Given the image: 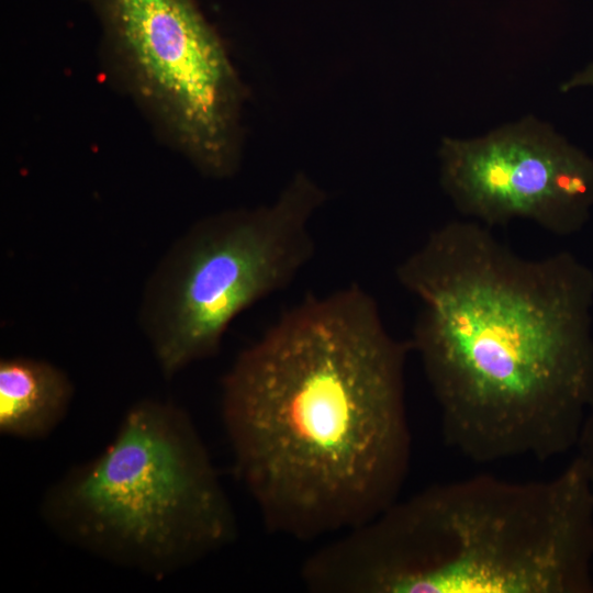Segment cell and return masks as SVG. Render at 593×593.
<instances>
[{"mask_svg":"<svg viewBox=\"0 0 593 593\" xmlns=\"http://www.w3.org/2000/svg\"><path fill=\"white\" fill-rule=\"evenodd\" d=\"M409 340L358 284L311 295L244 348L221 383L237 477L268 532L345 533L400 499L412 437Z\"/></svg>","mask_w":593,"mask_h":593,"instance_id":"1","label":"cell"},{"mask_svg":"<svg viewBox=\"0 0 593 593\" xmlns=\"http://www.w3.org/2000/svg\"><path fill=\"white\" fill-rule=\"evenodd\" d=\"M395 275L419 302L409 344L450 447L478 463L575 447L593 401L586 265L525 258L466 220L434 230Z\"/></svg>","mask_w":593,"mask_h":593,"instance_id":"2","label":"cell"},{"mask_svg":"<svg viewBox=\"0 0 593 593\" xmlns=\"http://www.w3.org/2000/svg\"><path fill=\"white\" fill-rule=\"evenodd\" d=\"M593 491L573 458L558 474H491L399 499L311 553L312 593H592Z\"/></svg>","mask_w":593,"mask_h":593,"instance_id":"3","label":"cell"},{"mask_svg":"<svg viewBox=\"0 0 593 593\" xmlns=\"http://www.w3.org/2000/svg\"><path fill=\"white\" fill-rule=\"evenodd\" d=\"M40 513L61 539L110 563L163 579L237 537V519L189 413L145 398L111 443L45 492Z\"/></svg>","mask_w":593,"mask_h":593,"instance_id":"4","label":"cell"},{"mask_svg":"<svg viewBox=\"0 0 593 593\" xmlns=\"http://www.w3.org/2000/svg\"><path fill=\"white\" fill-rule=\"evenodd\" d=\"M325 200L299 172L272 203L204 216L170 245L138 309L164 378L214 357L238 315L295 280L315 255L310 223Z\"/></svg>","mask_w":593,"mask_h":593,"instance_id":"5","label":"cell"},{"mask_svg":"<svg viewBox=\"0 0 593 593\" xmlns=\"http://www.w3.org/2000/svg\"><path fill=\"white\" fill-rule=\"evenodd\" d=\"M81 1L99 25L104 77L158 141L205 177L234 176L245 91L198 2Z\"/></svg>","mask_w":593,"mask_h":593,"instance_id":"6","label":"cell"},{"mask_svg":"<svg viewBox=\"0 0 593 593\" xmlns=\"http://www.w3.org/2000/svg\"><path fill=\"white\" fill-rule=\"evenodd\" d=\"M438 158L455 208L490 228L525 220L566 236L591 216L593 157L537 118L475 138L445 137Z\"/></svg>","mask_w":593,"mask_h":593,"instance_id":"7","label":"cell"},{"mask_svg":"<svg viewBox=\"0 0 593 593\" xmlns=\"http://www.w3.org/2000/svg\"><path fill=\"white\" fill-rule=\"evenodd\" d=\"M75 388L56 365L12 356L0 360V433L35 440L47 437L67 415Z\"/></svg>","mask_w":593,"mask_h":593,"instance_id":"8","label":"cell"},{"mask_svg":"<svg viewBox=\"0 0 593 593\" xmlns=\"http://www.w3.org/2000/svg\"><path fill=\"white\" fill-rule=\"evenodd\" d=\"M580 88L593 89V63H590L581 70L574 72L569 79L560 86L562 92H568Z\"/></svg>","mask_w":593,"mask_h":593,"instance_id":"9","label":"cell"}]
</instances>
